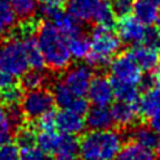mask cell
Wrapping results in <instances>:
<instances>
[{
	"label": "cell",
	"mask_w": 160,
	"mask_h": 160,
	"mask_svg": "<svg viewBox=\"0 0 160 160\" xmlns=\"http://www.w3.org/2000/svg\"><path fill=\"white\" fill-rule=\"evenodd\" d=\"M124 135L114 129L90 130L79 140L80 160H114L122 146Z\"/></svg>",
	"instance_id": "obj_1"
},
{
	"label": "cell",
	"mask_w": 160,
	"mask_h": 160,
	"mask_svg": "<svg viewBox=\"0 0 160 160\" xmlns=\"http://www.w3.org/2000/svg\"><path fill=\"white\" fill-rule=\"evenodd\" d=\"M38 45L41 50L45 65L52 71H64L70 66L71 54L65 36L51 22H41L38 29Z\"/></svg>",
	"instance_id": "obj_2"
},
{
	"label": "cell",
	"mask_w": 160,
	"mask_h": 160,
	"mask_svg": "<svg viewBox=\"0 0 160 160\" xmlns=\"http://www.w3.org/2000/svg\"><path fill=\"white\" fill-rule=\"evenodd\" d=\"M29 68L22 41L15 36L0 42V69L12 76H21Z\"/></svg>",
	"instance_id": "obj_3"
},
{
	"label": "cell",
	"mask_w": 160,
	"mask_h": 160,
	"mask_svg": "<svg viewBox=\"0 0 160 160\" xmlns=\"http://www.w3.org/2000/svg\"><path fill=\"white\" fill-rule=\"evenodd\" d=\"M20 102L24 115L31 120H36L45 112L51 111L55 104L51 91L45 88L26 91V94H22Z\"/></svg>",
	"instance_id": "obj_4"
},
{
	"label": "cell",
	"mask_w": 160,
	"mask_h": 160,
	"mask_svg": "<svg viewBox=\"0 0 160 160\" xmlns=\"http://www.w3.org/2000/svg\"><path fill=\"white\" fill-rule=\"evenodd\" d=\"M90 45L92 52L111 60V56L120 50L121 40L111 28L96 25L90 34Z\"/></svg>",
	"instance_id": "obj_5"
},
{
	"label": "cell",
	"mask_w": 160,
	"mask_h": 160,
	"mask_svg": "<svg viewBox=\"0 0 160 160\" xmlns=\"http://www.w3.org/2000/svg\"><path fill=\"white\" fill-rule=\"evenodd\" d=\"M109 69L114 80L132 85H138L142 75L141 69L135 62L130 52L120 54L114 58L109 64Z\"/></svg>",
	"instance_id": "obj_6"
},
{
	"label": "cell",
	"mask_w": 160,
	"mask_h": 160,
	"mask_svg": "<svg viewBox=\"0 0 160 160\" xmlns=\"http://www.w3.org/2000/svg\"><path fill=\"white\" fill-rule=\"evenodd\" d=\"M61 81L70 89L75 96H84L92 79V69L88 64H78L65 69Z\"/></svg>",
	"instance_id": "obj_7"
},
{
	"label": "cell",
	"mask_w": 160,
	"mask_h": 160,
	"mask_svg": "<svg viewBox=\"0 0 160 160\" xmlns=\"http://www.w3.org/2000/svg\"><path fill=\"white\" fill-rule=\"evenodd\" d=\"M89 101L98 106H108L114 100V89L111 80L104 75H98L91 79L88 88Z\"/></svg>",
	"instance_id": "obj_8"
},
{
	"label": "cell",
	"mask_w": 160,
	"mask_h": 160,
	"mask_svg": "<svg viewBox=\"0 0 160 160\" xmlns=\"http://www.w3.org/2000/svg\"><path fill=\"white\" fill-rule=\"evenodd\" d=\"M145 29L146 28L140 20L130 15L120 18L119 22L116 24V31L119 39L121 40V42L129 45H136L141 42L145 34Z\"/></svg>",
	"instance_id": "obj_9"
},
{
	"label": "cell",
	"mask_w": 160,
	"mask_h": 160,
	"mask_svg": "<svg viewBox=\"0 0 160 160\" xmlns=\"http://www.w3.org/2000/svg\"><path fill=\"white\" fill-rule=\"evenodd\" d=\"M55 129L62 134L76 135L85 129V121L81 115L69 109H61L55 112Z\"/></svg>",
	"instance_id": "obj_10"
},
{
	"label": "cell",
	"mask_w": 160,
	"mask_h": 160,
	"mask_svg": "<svg viewBox=\"0 0 160 160\" xmlns=\"http://www.w3.org/2000/svg\"><path fill=\"white\" fill-rule=\"evenodd\" d=\"M110 112H111L114 124H116L122 129H128L134 124H136L138 116H139V106L138 104L118 100V102H115L111 106Z\"/></svg>",
	"instance_id": "obj_11"
},
{
	"label": "cell",
	"mask_w": 160,
	"mask_h": 160,
	"mask_svg": "<svg viewBox=\"0 0 160 160\" xmlns=\"http://www.w3.org/2000/svg\"><path fill=\"white\" fill-rule=\"evenodd\" d=\"M85 126H88L90 130H105L110 129L114 125L111 112L106 106H98L94 105L92 108H89V110L85 114Z\"/></svg>",
	"instance_id": "obj_12"
},
{
	"label": "cell",
	"mask_w": 160,
	"mask_h": 160,
	"mask_svg": "<svg viewBox=\"0 0 160 160\" xmlns=\"http://www.w3.org/2000/svg\"><path fill=\"white\" fill-rule=\"evenodd\" d=\"M130 55L139 65V68L144 71L156 70L160 62L159 52L145 45H134V48L130 50Z\"/></svg>",
	"instance_id": "obj_13"
},
{
	"label": "cell",
	"mask_w": 160,
	"mask_h": 160,
	"mask_svg": "<svg viewBox=\"0 0 160 160\" xmlns=\"http://www.w3.org/2000/svg\"><path fill=\"white\" fill-rule=\"evenodd\" d=\"M52 155L54 160H79V139L75 135L61 132L58 148Z\"/></svg>",
	"instance_id": "obj_14"
},
{
	"label": "cell",
	"mask_w": 160,
	"mask_h": 160,
	"mask_svg": "<svg viewBox=\"0 0 160 160\" xmlns=\"http://www.w3.org/2000/svg\"><path fill=\"white\" fill-rule=\"evenodd\" d=\"M128 129H129L128 135L134 142H138V144L150 148V149L155 148L156 144L159 142V134L150 125L136 122Z\"/></svg>",
	"instance_id": "obj_15"
},
{
	"label": "cell",
	"mask_w": 160,
	"mask_h": 160,
	"mask_svg": "<svg viewBox=\"0 0 160 160\" xmlns=\"http://www.w3.org/2000/svg\"><path fill=\"white\" fill-rule=\"evenodd\" d=\"M99 0H65L68 12L80 22H89Z\"/></svg>",
	"instance_id": "obj_16"
},
{
	"label": "cell",
	"mask_w": 160,
	"mask_h": 160,
	"mask_svg": "<svg viewBox=\"0 0 160 160\" xmlns=\"http://www.w3.org/2000/svg\"><path fill=\"white\" fill-rule=\"evenodd\" d=\"M114 160H155V155L150 148L132 141L121 146Z\"/></svg>",
	"instance_id": "obj_17"
},
{
	"label": "cell",
	"mask_w": 160,
	"mask_h": 160,
	"mask_svg": "<svg viewBox=\"0 0 160 160\" xmlns=\"http://www.w3.org/2000/svg\"><path fill=\"white\" fill-rule=\"evenodd\" d=\"M139 112L146 118L160 114V84L145 91L144 96L139 99Z\"/></svg>",
	"instance_id": "obj_18"
},
{
	"label": "cell",
	"mask_w": 160,
	"mask_h": 160,
	"mask_svg": "<svg viewBox=\"0 0 160 160\" xmlns=\"http://www.w3.org/2000/svg\"><path fill=\"white\" fill-rule=\"evenodd\" d=\"M69 51L75 59H84L91 49L90 38L81 30L65 38Z\"/></svg>",
	"instance_id": "obj_19"
},
{
	"label": "cell",
	"mask_w": 160,
	"mask_h": 160,
	"mask_svg": "<svg viewBox=\"0 0 160 160\" xmlns=\"http://www.w3.org/2000/svg\"><path fill=\"white\" fill-rule=\"evenodd\" d=\"M50 21H51V24L55 25V28L65 38L82 30L81 25H80V21H78L74 16H71L69 12L62 11L61 9H59V11L52 16V19Z\"/></svg>",
	"instance_id": "obj_20"
},
{
	"label": "cell",
	"mask_w": 160,
	"mask_h": 160,
	"mask_svg": "<svg viewBox=\"0 0 160 160\" xmlns=\"http://www.w3.org/2000/svg\"><path fill=\"white\" fill-rule=\"evenodd\" d=\"M21 41H22V45H24V49H25V54H26V59H28L29 66H31L32 69L44 70L45 61H44L41 50H40V48L38 45L35 35L28 36L25 39H21Z\"/></svg>",
	"instance_id": "obj_21"
},
{
	"label": "cell",
	"mask_w": 160,
	"mask_h": 160,
	"mask_svg": "<svg viewBox=\"0 0 160 160\" xmlns=\"http://www.w3.org/2000/svg\"><path fill=\"white\" fill-rule=\"evenodd\" d=\"M159 8L154 5L150 0H136L132 4V11L135 18L140 20L144 25H150L155 22L159 15Z\"/></svg>",
	"instance_id": "obj_22"
},
{
	"label": "cell",
	"mask_w": 160,
	"mask_h": 160,
	"mask_svg": "<svg viewBox=\"0 0 160 160\" xmlns=\"http://www.w3.org/2000/svg\"><path fill=\"white\" fill-rule=\"evenodd\" d=\"M49 82V75L44 72L42 70L32 69V70H26L20 79V88L22 90H35L40 88H45V85Z\"/></svg>",
	"instance_id": "obj_23"
},
{
	"label": "cell",
	"mask_w": 160,
	"mask_h": 160,
	"mask_svg": "<svg viewBox=\"0 0 160 160\" xmlns=\"http://www.w3.org/2000/svg\"><path fill=\"white\" fill-rule=\"evenodd\" d=\"M115 14L112 11L111 4L108 0H99L94 12H92V21L96 22V25H102L111 28L115 25Z\"/></svg>",
	"instance_id": "obj_24"
},
{
	"label": "cell",
	"mask_w": 160,
	"mask_h": 160,
	"mask_svg": "<svg viewBox=\"0 0 160 160\" xmlns=\"http://www.w3.org/2000/svg\"><path fill=\"white\" fill-rule=\"evenodd\" d=\"M111 84L114 89V98L119 101L139 104V90L136 89V85L121 82L114 79H111Z\"/></svg>",
	"instance_id": "obj_25"
},
{
	"label": "cell",
	"mask_w": 160,
	"mask_h": 160,
	"mask_svg": "<svg viewBox=\"0 0 160 160\" xmlns=\"http://www.w3.org/2000/svg\"><path fill=\"white\" fill-rule=\"evenodd\" d=\"M61 132H55L54 130H40L39 134H36L35 144L39 149H41L46 154H51L58 148L59 140H60Z\"/></svg>",
	"instance_id": "obj_26"
},
{
	"label": "cell",
	"mask_w": 160,
	"mask_h": 160,
	"mask_svg": "<svg viewBox=\"0 0 160 160\" xmlns=\"http://www.w3.org/2000/svg\"><path fill=\"white\" fill-rule=\"evenodd\" d=\"M51 94L54 98V102L56 105H59L61 109H68L70 106V104L72 102V100L76 98L70 91V89L61 81V79L52 84Z\"/></svg>",
	"instance_id": "obj_27"
},
{
	"label": "cell",
	"mask_w": 160,
	"mask_h": 160,
	"mask_svg": "<svg viewBox=\"0 0 160 160\" xmlns=\"http://www.w3.org/2000/svg\"><path fill=\"white\" fill-rule=\"evenodd\" d=\"M11 8L20 20L34 18L38 11V0H9Z\"/></svg>",
	"instance_id": "obj_28"
},
{
	"label": "cell",
	"mask_w": 160,
	"mask_h": 160,
	"mask_svg": "<svg viewBox=\"0 0 160 160\" xmlns=\"http://www.w3.org/2000/svg\"><path fill=\"white\" fill-rule=\"evenodd\" d=\"M16 25V15L9 0H0V32L8 31Z\"/></svg>",
	"instance_id": "obj_29"
},
{
	"label": "cell",
	"mask_w": 160,
	"mask_h": 160,
	"mask_svg": "<svg viewBox=\"0 0 160 160\" xmlns=\"http://www.w3.org/2000/svg\"><path fill=\"white\" fill-rule=\"evenodd\" d=\"M22 98V89L20 85L18 86L16 84L8 86L2 90H0V100L4 105H14L19 104Z\"/></svg>",
	"instance_id": "obj_30"
},
{
	"label": "cell",
	"mask_w": 160,
	"mask_h": 160,
	"mask_svg": "<svg viewBox=\"0 0 160 160\" xmlns=\"http://www.w3.org/2000/svg\"><path fill=\"white\" fill-rule=\"evenodd\" d=\"M35 138L36 132L32 126H28L24 124L16 130V144L19 145V148L35 145Z\"/></svg>",
	"instance_id": "obj_31"
},
{
	"label": "cell",
	"mask_w": 160,
	"mask_h": 160,
	"mask_svg": "<svg viewBox=\"0 0 160 160\" xmlns=\"http://www.w3.org/2000/svg\"><path fill=\"white\" fill-rule=\"evenodd\" d=\"M15 129L9 119L5 105H0V142L9 141Z\"/></svg>",
	"instance_id": "obj_32"
},
{
	"label": "cell",
	"mask_w": 160,
	"mask_h": 160,
	"mask_svg": "<svg viewBox=\"0 0 160 160\" xmlns=\"http://www.w3.org/2000/svg\"><path fill=\"white\" fill-rule=\"evenodd\" d=\"M19 145L10 141L0 142V160H19Z\"/></svg>",
	"instance_id": "obj_33"
},
{
	"label": "cell",
	"mask_w": 160,
	"mask_h": 160,
	"mask_svg": "<svg viewBox=\"0 0 160 160\" xmlns=\"http://www.w3.org/2000/svg\"><path fill=\"white\" fill-rule=\"evenodd\" d=\"M19 160H50L48 154L35 145L21 148Z\"/></svg>",
	"instance_id": "obj_34"
},
{
	"label": "cell",
	"mask_w": 160,
	"mask_h": 160,
	"mask_svg": "<svg viewBox=\"0 0 160 160\" xmlns=\"http://www.w3.org/2000/svg\"><path fill=\"white\" fill-rule=\"evenodd\" d=\"M6 108V111H8V115H9V119L14 126L15 130H18L20 126L24 125V112L21 110L20 106H18V104H14V105H5Z\"/></svg>",
	"instance_id": "obj_35"
},
{
	"label": "cell",
	"mask_w": 160,
	"mask_h": 160,
	"mask_svg": "<svg viewBox=\"0 0 160 160\" xmlns=\"http://www.w3.org/2000/svg\"><path fill=\"white\" fill-rule=\"evenodd\" d=\"M141 42H144L145 46L159 52L160 51V32L152 28L145 29V34H144Z\"/></svg>",
	"instance_id": "obj_36"
},
{
	"label": "cell",
	"mask_w": 160,
	"mask_h": 160,
	"mask_svg": "<svg viewBox=\"0 0 160 160\" xmlns=\"http://www.w3.org/2000/svg\"><path fill=\"white\" fill-rule=\"evenodd\" d=\"M111 8L115 14V16L124 18L131 14L132 11V0H111Z\"/></svg>",
	"instance_id": "obj_37"
},
{
	"label": "cell",
	"mask_w": 160,
	"mask_h": 160,
	"mask_svg": "<svg viewBox=\"0 0 160 160\" xmlns=\"http://www.w3.org/2000/svg\"><path fill=\"white\" fill-rule=\"evenodd\" d=\"M160 84V74L155 70L152 71H146L145 75H141V79L139 81L140 89L144 91H148L152 88H155L156 85Z\"/></svg>",
	"instance_id": "obj_38"
},
{
	"label": "cell",
	"mask_w": 160,
	"mask_h": 160,
	"mask_svg": "<svg viewBox=\"0 0 160 160\" xmlns=\"http://www.w3.org/2000/svg\"><path fill=\"white\" fill-rule=\"evenodd\" d=\"M36 120H38L36 126L40 130H54L55 129V112H52V110L49 112H45Z\"/></svg>",
	"instance_id": "obj_39"
},
{
	"label": "cell",
	"mask_w": 160,
	"mask_h": 160,
	"mask_svg": "<svg viewBox=\"0 0 160 160\" xmlns=\"http://www.w3.org/2000/svg\"><path fill=\"white\" fill-rule=\"evenodd\" d=\"M68 109L82 116L89 110V101L86 99H84V96H76Z\"/></svg>",
	"instance_id": "obj_40"
},
{
	"label": "cell",
	"mask_w": 160,
	"mask_h": 160,
	"mask_svg": "<svg viewBox=\"0 0 160 160\" xmlns=\"http://www.w3.org/2000/svg\"><path fill=\"white\" fill-rule=\"evenodd\" d=\"M16 84L15 82V76H12L11 74L4 71V70H0V90L8 88V86H11Z\"/></svg>",
	"instance_id": "obj_41"
},
{
	"label": "cell",
	"mask_w": 160,
	"mask_h": 160,
	"mask_svg": "<svg viewBox=\"0 0 160 160\" xmlns=\"http://www.w3.org/2000/svg\"><path fill=\"white\" fill-rule=\"evenodd\" d=\"M150 126L158 134H160V114H156V115H154V116L150 118Z\"/></svg>",
	"instance_id": "obj_42"
},
{
	"label": "cell",
	"mask_w": 160,
	"mask_h": 160,
	"mask_svg": "<svg viewBox=\"0 0 160 160\" xmlns=\"http://www.w3.org/2000/svg\"><path fill=\"white\" fill-rule=\"evenodd\" d=\"M41 5H51V6H61L65 0H38Z\"/></svg>",
	"instance_id": "obj_43"
},
{
	"label": "cell",
	"mask_w": 160,
	"mask_h": 160,
	"mask_svg": "<svg viewBox=\"0 0 160 160\" xmlns=\"http://www.w3.org/2000/svg\"><path fill=\"white\" fill-rule=\"evenodd\" d=\"M155 24H156V30L160 32V15H158V18H156V20H155Z\"/></svg>",
	"instance_id": "obj_44"
},
{
	"label": "cell",
	"mask_w": 160,
	"mask_h": 160,
	"mask_svg": "<svg viewBox=\"0 0 160 160\" xmlns=\"http://www.w3.org/2000/svg\"><path fill=\"white\" fill-rule=\"evenodd\" d=\"M155 148H156V156H158V158H159V160H160V140H159V142L156 144V146H155Z\"/></svg>",
	"instance_id": "obj_45"
},
{
	"label": "cell",
	"mask_w": 160,
	"mask_h": 160,
	"mask_svg": "<svg viewBox=\"0 0 160 160\" xmlns=\"http://www.w3.org/2000/svg\"><path fill=\"white\" fill-rule=\"evenodd\" d=\"M150 1H151L154 5H156V6L160 9V0H150Z\"/></svg>",
	"instance_id": "obj_46"
},
{
	"label": "cell",
	"mask_w": 160,
	"mask_h": 160,
	"mask_svg": "<svg viewBox=\"0 0 160 160\" xmlns=\"http://www.w3.org/2000/svg\"><path fill=\"white\" fill-rule=\"evenodd\" d=\"M0 36H1V32H0Z\"/></svg>",
	"instance_id": "obj_47"
}]
</instances>
